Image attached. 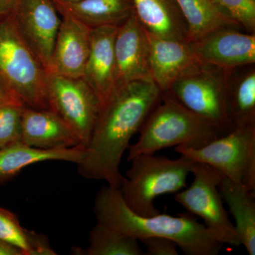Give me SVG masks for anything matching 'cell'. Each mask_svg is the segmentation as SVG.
Here are the masks:
<instances>
[{"label":"cell","mask_w":255,"mask_h":255,"mask_svg":"<svg viewBox=\"0 0 255 255\" xmlns=\"http://www.w3.org/2000/svg\"><path fill=\"white\" fill-rule=\"evenodd\" d=\"M161 95L162 92L151 79L116 87L101 106L83 158L77 164L78 173L120 189L125 179L119 169L124 152L158 103Z\"/></svg>","instance_id":"6da1fadb"},{"label":"cell","mask_w":255,"mask_h":255,"mask_svg":"<svg viewBox=\"0 0 255 255\" xmlns=\"http://www.w3.org/2000/svg\"><path fill=\"white\" fill-rule=\"evenodd\" d=\"M97 222L140 242L147 238H168L187 255H217L223 243L205 225L189 214H159L145 217L135 214L124 201L119 189L106 186L95 201Z\"/></svg>","instance_id":"7a4b0ae2"},{"label":"cell","mask_w":255,"mask_h":255,"mask_svg":"<svg viewBox=\"0 0 255 255\" xmlns=\"http://www.w3.org/2000/svg\"><path fill=\"white\" fill-rule=\"evenodd\" d=\"M139 131L138 140L128 149V161L141 154H155L166 147L199 148L227 133L191 112L168 92L162 93Z\"/></svg>","instance_id":"3957f363"},{"label":"cell","mask_w":255,"mask_h":255,"mask_svg":"<svg viewBox=\"0 0 255 255\" xmlns=\"http://www.w3.org/2000/svg\"><path fill=\"white\" fill-rule=\"evenodd\" d=\"M129 162L131 166L119 190L129 209L145 217L160 213L154 204L156 198L187 187L196 162L181 155L169 159L155 154H141Z\"/></svg>","instance_id":"277c9868"},{"label":"cell","mask_w":255,"mask_h":255,"mask_svg":"<svg viewBox=\"0 0 255 255\" xmlns=\"http://www.w3.org/2000/svg\"><path fill=\"white\" fill-rule=\"evenodd\" d=\"M47 74L18 33L11 15L0 16V81L16 94L25 107L49 110Z\"/></svg>","instance_id":"5b68a950"},{"label":"cell","mask_w":255,"mask_h":255,"mask_svg":"<svg viewBox=\"0 0 255 255\" xmlns=\"http://www.w3.org/2000/svg\"><path fill=\"white\" fill-rule=\"evenodd\" d=\"M175 151L255 191V125L236 128L199 148L179 145Z\"/></svg>","instance_id":"8992f818"},{"label":"cell","mask_w":255,"mask_h":255,"mask_svg":"<svg viewBox=\"0 0 255 255\" xmlns=\"http://www.w3.org/2000/svg\"><path fill=\"white\" fill-rule=\"evenodd\" d=\"M232 72L200 63L177 79L167 92L228 132L227 100Z\"/></svg>","instance_id":"52a82bcc"},{"label":"cell","mask_w":255,"mask_h":255,"mask_svg":"<svg viewBox=\"0 0 255 255\" xmlns=\"http://www.w3.org/2000/svg\"><path fill=\"white\" fill-rule=\"evenodd\" d=\"M191 173L194 180L191 185L178 191L174 200L190 214L204 220L206 227L223 244L241 246L237 231L223 206L220 193L223 174L211 166L196 162Z\"/></svg>","instance_id":"ba28073f"},{"label":"cell","mask_w":255,"mask_h":255,"mask_svg":"<svg viewBox=\"0 0 255 255\" xmlns=\"http://www.w3.org/2000/svg\"><path fill=\"white\" fill-rule=\"evenodd\" d=\"M46 98L49 110L70 128L85 148L101 108L95 92L82 78L48 73Z\"/></svg>","instance_id":"9c48e42d"},{"label":"cell","mask_w":255,"mask_h":255,"mask_svg":"<svg viewBox=\"0 0 255 255\" xmlns=\"http://www.w3.org/2000/svg\"><path fill=\"white\" fill-rule=\"evenodd\" d=\"M10 14L23 41L50 73L61 16L53 0H16Z\"/></svg>","instance_id":"30bf717a"},{"label":"cell","mask_w":255,"mask_h":255,"mask_svg":"<svg viewBox=\"0 0 255 255\" xmlns=\"http://www.w3.org/2000/svg\"><path fill=\"white\" fill-rule=\"evenodd\" d=\"M114 53L116 87L135 80H152L148 34L135 11L119 25Z\"/></svg>","instance_id":"8fae6325"},{"label":"cell","mask_w":255,"mask_h":255,"mask_svg":"<svg viewBox=\"0 0 255 255\" xmlns=\"http://www.w3.org/2000/svg\"><path fill=\"white\" fill-rule=\"evenodd\" d=\"M190 43L198 59L206 65L233 70L255 63V33L223 28Z\"/></svg>","instance_id":"7c38bea8"},{"label":"cell","mask_w":255,"mask_h":255,"mask_svg":"<svg viewBox=\"0 0 255 255\" xmlns=\"http://www.w3.org/2000/svg\"><path fill=\"white\" fill-rule=\"evenodd\" d=\"M60 16L61 22L48 73L80 78L90 53L92 28L70 15Z\"/></svg>","instance_id":"4fadbf2b"},{"label":"cell","mask_w":255,"mask_h":255,"mask_svg":"<svg viewBox=\"0 0 255 255\" xmlns=\"http://www.w3.org/2000/svg\"><path fill=\"white\" fill-rule=\"evenodd\" d=\"M150 49L151 78L162 93L201 63L186 40L162 38L147 31Z\"/></svg>","instance_id":"5bb4252c"},{"label":"cell","mask_w":255,"mask_h":255,"mask_svg":"<svg viewBox=\"0 0 255 255\" xmlns=\"http://www.w3.org/2000/svg\"><path fill=\"white\" fill-rule=\"evenodd\" d=\"M118 28L110 25L91 29L90 53L82 78L95 92L101 106L116 87L114 41Z\"/></svg>","instance_id":"9a60e30c"},{"label":"cell","mask_w":255,"mask_h":255,"mask_svg":"<svg viewBox=\"0 0 255 255\" xmlns=\"http://www.w3.org/2000/svg\"><path fill=\"white\" fill-rule=\"evenodd\" d=\"M22 142L44 150L80 145L76 135L54 112L27 107L22 114Z\"/></svg>","instance_id":"2e32d148"},{"label":"cell","mask_w":255,"mask_h":255,"mask_svg":"<svg viewBox=\"0 0 255 255\" xmlns=\"http://www.w3.org/2000/svg\"><path fill=\"white\" fill-rule=\"evenodd\" d=\"M85 147L44 150L16 142L0 149V184L12 179L28 166L46 161H63L79 164L83 158Z\"/></svg>","instance_id":"e0dca14e"},{"label":"cell","mask_w":255,"mask_h":255,"mask_svg":"<svg viewBox=\"0 0 255 255\" xmlns=\"http://www.w3.org/2000/svg\"><path fill=\"white\" fill-rule=\"evenodd\" d=\"M60 14H68L91 28L119 26L135 11L132 0H53Z\"/></svg>","instance_id":"ac0fdd59"},{"label":"cell","mask_w":255,"mask_h":255,"mask_svg":"<svg viewBox=\"0 0 255 255\" xmlns=\"http://www.w3.org/2000/svg\"><path fill=\"white\" fill-rule=\"evenodd\" d=\"M219 191L234 224L241 246L250 255H255V191L249 190L243 184L223 176Z\"/></svg>","instance_id":"d6986e66"},{"label":"cell","mask_w":255,"mask_h":255,"mask_svg":"<svg viewBox=\"0 0 255 255\" xmlns=\"http://www.w3.org/2000/svg\"><path fill=\"white\" fill-rule=\"evenodd\" d=\"M187 27V41L194 42L223 28L241 26L216 0H175Z\"/></svg>","instance_id":"ffe728a7"},{"label":"cell","mask_w":255,"mask_h":255,"mask_svg":"<svg viewBox=\"0 0 255 255\" xmlns=\"http://www.w3.org/2000/svg\"><path fill=\"white\" fill-rule=\"evenodd\" d=\"M146 29L162 38L187 41V27L175 0H132Z\"/></svg>","instance_id":"44dd1931"},{"label":"cell","mask_w":255,"mask_h":255,"mask_svg":"<svg viewBox=\"0 0 255 255\" xmlns=\"http://www.w3.org/2000/svg\"><path fill=\"white\" fill-rule=\"evenodd\" d=\"M230 130L236 128L255 125V70L252 69L230 80L227 100Z\"/></svg>","instance_id":"7402d4cb"},{"label":"cell","mask_w":255,"mask_h":255,"mask_svg":"<svg viewBox=\"0 0 255 255\" xmlns=\"http://www.w3.org/2000/svg\"><path fill=\"white\" fill-rule=\"evenodd\" d=\"M0 240L17 248L23 255H56L46 237L25 229L13 213L1 207Z\"/></svg>","instance_id":"603a6c76"},{"label":"cell","mask_w":255,"mask_h":255,"mask_svg":"<svg viewBox=\"0 0 255 255\" xmlns=\"http://www.w3.org/2000/svg\"><path fill=\"white\" fill-rule=\"evenodd\" d=\"M135 238L97 222L90 233V245L82 255H144ZM80 254V255H81Z\"/></svg>","instance_id":"cb8c5ba5"},{"label":"cell","mask_w":255,"mask_h":255,"mask_svg":"<svg viewBox=\"0 0 255 255\" xmlns=\"http://www.w3.org/2000/svg\"><path fill=\"white\" fill-rule=\"evenodd\" d=\"M25 106H0V149L22 142V114Z\"/></svg>","instance_id":"d4e9b609"},{"label":"cell","mask_w":255,"mask_h":255,"mask_svg":"<svg viewBox=\"0 0 255 255\" xmlns=\"http://www.w3.org/2000/svg\"><path fill=\"white\" fill-rule=\"evenodd\" d=\"M230 16L250 33L255 31V0H216Z\"/></svg>","instance_id":"484cf974"},{"label":"cell","mask_w":255,"mask_h":255,"mask_svg":"<svg viewBox=\"0 0 255 255\" xmlns=\"http://www.w3.org/2000/svg\"><path fill=\"white\" fill-rule=\"evenodd\" d=\"M146 248L147 255H178L177 244L168 238H147L140 241Z\"/></svg>","instance_id":"4316f807"},{"label":"cell","mask_w":255,"mask_h":255,"mask_svg":"<svg viewBox=\"0 0 255 255\" xmlns=\"http://www.w3.org/2000/svg\"><path fill=\"white\" fill-rule=\"evenodd\" d=\"M6 105L25 106L15 92L0 81V106Z\"/></svg>","instance_id":"83f0119b"},{"label":"cell","mask_w":255,"mask_h":255,"mask_svg":"<svg viewBox=\"0 0 255 255\" xmlns=\"http://www.w3.org/2000/svg\"><path fill=\"white\" fill-rule=\"evenodd\" d=\"M0 255H23L17 248L0 240Z\"/></svg>","instance_id":"f1b7e54d"},{"label":"cell","mask_w":255,"mask_h":255,"mask_svg":"<svg viewBox=\"0 0 255 255\" xmlns=\"http://www.w3.org/2000/svg\"><path fill=\"white\" fill-rule=\"evenodd\" d=\"M16 0H0V16L9 14L12 11Z\"/></svg>","instance_id":"f546056e"},{"label":"cell","mask_w":255,"mask_h":255,"mask_svg":"<svg viewBox=\"0 0 255 255\" xmlns=\"http://www.w3.org/2000/svg\"><path fill=\"white\" fill-rule=\"evenodd\" d=\"M63 1H78V0H63Z\"/></svg>","instance_id":"4dcf8cb0"},{"label":"cell","mask_w":255,"mask_h":255,"mask_svg":"<svg viewBox=\"0 0 255 255\" xmlns=\"http://www.w3.org/2000/svg\"></svg>","instance_id":"1f68e13d"}]
</instances>
